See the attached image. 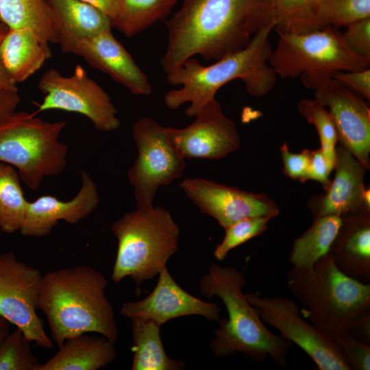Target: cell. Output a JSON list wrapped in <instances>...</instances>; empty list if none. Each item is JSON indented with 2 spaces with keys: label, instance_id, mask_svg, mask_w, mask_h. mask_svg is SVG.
Masks as SVG:
<instances>
[{
  "label": "cell",
  "instance_id": "1",
  "mask_svg": "<svg viewBox=\"0 0 370 370\" xmlns=\"http://www.w3.org/2000/svg\"><path fill=\"white\" fill-rule=\"evenodd\" d=\"M165 73L198 55L217 60L246 47L262 29L275 27L272 0H184L164 21Z\"/></svg>",
  "mask_w": 370,
  "mask_h": 370
},
{
  "label": "cell",
  "instance_id": "2",
  "mask_svg": "<svg viewBox=\"0 0 370 370\" xmlns=\"http://www.w3.org/2000/svg\"><path fill=\"white\" fill-rule=\"evenodd\" d=\"M103 274L87 266L60 269L43 275L38 309L46 317L53 341L96 333L115 343L119 331L114 308L105 294Z\"/></svg>",
  "mask_w": 370,
  "mask_h": 370
},
{
  "label": "cell",
  "instance_id": "3",
  "mask_svg": "<svg viewBox=\"0 0 370 370\" xmlns=\"http://www.w3.org/2000/svg\"><path fill=\"white\" fill-rule=\"evenodd\" d=\"M273 29V26L262 29L246 47L212 64L202 65L193 57L166 73L168 83L180 86L165 94L166 106L175 110L190 103L185 113L196 116L223 86L235 79L242 80L252 96L267 95L275 86L278 76L269 63L273 51L269 34Z\"/></svg>",
  "mask_w": 370,
  "mask_h": 370
},
{
  "label": "cell",
  "instance_id": "4",
  "mask_svg": "<svg viewBox=\"0 0 370 370\" xmlns=\"http://www.w3.org/2000/svg\"><path fill=\"white\" fill-rule=\"evenodd\" d=\"M245 284L241 271L219 264H211L200 279L201 295L208 299L219 297L228 315L218 319L219 327L214 332L215 337L210 342V348L217 357L243 353L257 362H265L269 358L286 369L291 343L264 325L243 293Z\"/></svg>",
  "mask_w": 370,
  "mask_h": 370
},
{
  "label": "cell",
  "instance_id": "5",
  "mask_svg": "<svg viewBox=\"0 0 370 370\" xmlns=\"http://www.w3.org/2000/svg\"><path fill=\"white\" fill-rule=\"evenodd\" d=\"M287 286L301 304V317L334 339L370 311V284L343 273L329 253L311 266L292 267Z\"/></svg>",
  "mask_w": 370,
  "mask_h": 370
},
{
  "label": "cell",
  "instance_id": "6",
  "mask_svg": "<svg viewBox=\"0 0 370 370\" xmlns=\"http://www.w3.org/2000/svg\"><path fill=\"white\" fill-rule=\"evenodd\" d=\"M118 241L111 279L130 277L137 285L153 278L178 250L180 227L170 212L154 206L147 212L132 210L111 226Z\"/></svg>",
  "mask_w": 370,
  "mask_h": 370
},
{
  "label": "cell",
  "instance_id": "7",
  "mask_svg": "<svg viewBox=\"0 0 370 370\" xmlns=\"http://www.w3.org/2000/svg\"><path fill=\"white\" fill-rule=\"evenodd\" d=\"M277 33L270 66L282 78L299 77L306 88L315 90L336 71H361L370 66V58L351 51L338 28L326 26L304 32Z\"/></svg>",
  "mask_w": 370,
  "mask_h": 370
},
{
  "label": "cell",
  "instance_id": "8",
  "mask_svg": "<svg viewBox=\"0 0 370 370\" xmlns=\"http://www.w3.org/2000/svg\"><path fill=\"white\" fill-rule=\"evenodd\" d=\"M66 125L15 111L0 122V162L16 169L27 186L37 190L45 177L64 169L68 146L58 138Z\"/></svg>",
  "mask_w": 370,
  "mask_h": 370
},
{
  "label": "cell",
  "instance_id": "9",
  "mask_svg": "<svg viewBox=\"0 0 370 370\" xmlns=\"http://www.w3.org/2000/svg\"><path fill=\"white\" fill-rule=\"evenodd\" d=\"M132 136L138 156L127 176L134 187L136 209L147 212L154 207L158 188L182 176L185 159L170 140L165 127L153 119H139L133 126Z\"/></svg>",
  "mask_w": 370,
  "mask_h": 370
},
{
  "label": "cell",
  "instance_id": "10",
  "mask_svg": "<svg viewBox=\"0 0 370 370\" xmlns=\"http://www.w3.org/2000/svg\"><path fill=\"white\" fill-rule=\"evenodd\" d=\"M263 323L277 329L281 336L299 347L320 370H352L334 339L303 318L298 305L282 296L261 297L259 292L246 295Z\"/></svg>",
  "mask_w": 370,
  "mask_h": 370
},
{
  "label": "cell",
  "instance_id": "11",
  "mask_svg": "<svg viewBox=\"0 0 370 370\" xmlns=\"http://www.w3.org/2000/svg\"><path fill=\"white\" fill-rule=\"evenodd\" d=\"M38 88L45 95L37 112L60 110L81 114L89 119L95 129L103 132L117 130V110L104 89L77 64L69 77L51 68L41 76Z\"/></svg>",
  "mask_w": 370,
  "mask_h": 370
},
{
  "label": "cell",
  "instance_id": "12",
  "mask_svg": "<svg viewBox=\"0 0 370 370\" xmlns=\"http://www.w3.org/2000/svg\"><path fill=\"white\" fill-rule=\"evenodd\" d=\"M43 274L17 260L14 252L0 255V316L21 329L35 345L53 347L38 315Z\"/></svg>",
  "mask_w": 370,
  "mask_h": 370
},
{
  "label": "cell",
  "instance_id": "13",
  "mask_svg": "<svg viewBox=\"0 0 370 370\" xmlns=\"http://www.w3.org/2000/svg\"><path fill=\"white\" fill-rule=\"evenodd\" d=\"M180 187L203 214L217 221L224 229L243 219L274 218L278 206L262 193L247 192L203 178H185Z\"/></svg>",
  "mask_w": 370,
  "mask_h": 370
},
{
  "label": "cell",
  "instance_id": "14",
  "mask_svg": "<svg viewBox=\"0 0 370 370\" xmlns=\"http://www.w3.org/2000/svg\"><path fill=\"white\" fill-rule=\"evenodd\" d=\"M195 117L184 128L165 127L168 136L184 159H219L240 147L236 123L225 115L215 98Z\"/></svg>",
  "mask_w": 370,
  "mask_h": 370
},
{
  "label": "cell",
  "instance_id": "15",
  "mask_svg": "<svg viewBox=\"0 0 370 370\" xmlns=\"http://www.w3.org/2000/svg\"><path fill=\"white\" fill-rule=\"evenodd\" d=\"M314 99L328 108L338 141L362 164L370 166V108L364 98L332 78L318 88Z\"/></svg>",
  "mask_w": 370,
  "mask_h": 370
},
{
  "label": "cell",
  "instance_id": "16",
  "mask_svg": "<svg viewBox=\"0 0 370 370\" xmlns=\"http://www.w3.org/2000/svg\"><path fill=\"white\" fill-rule=\"evenodd\" d=\"M158 282L145 298L122 306L121 316L150 319L159 325L180 317L199 315L218 321L221 309L214 303L204 301L182 288L173 279L166 267L158 273Z\"/></svg>",
  "mask_w": 370,
  "mask_h": 370
},
{
  "label": "cell",
  "instance_id": "17",
  "mask_svg": "<svg viewBox=\"0 0 370 370\" xmlns=\"http://www.w3.org/2000/svg\"><path fill=\"white\" fill-rule=\"evenodd\" d=\"M108 29L77 41L73 53L90 66L108 75L114 81L136 95H149L153 88L147 75L131 55Z\"/></svg>",
  "mask_w": 370,
  "mask_h": 370
},
{
  "label": "cell",
  "instance_id": "18",
  "mask_svg": "<svg viewBox=\"0 0 370 370\" xmlns=\"http://www.w3.org/2000/svg\"><path fill=\"white\" fill-rule=\"evenodd\" d=\"M82 187L71 200L64 201L47 195L29 201L21 234L29 237L46 236L59 221L76 224L92 214L99 202L97 187L86 171L82 172Z\"/></svg>",
  "mask_w": 370,
  "mask_h": 370
},
{
  "label": "cell",
  "instance_id": "19",
  "mask_svg": "<svg viewBox=\"0 0 370 370\" xmlns=\"http://www.w3.org/2000/svg\"><path fill=\"white\" fill-rule=\"evenodd\" d=\"M335 176L319 201L309 205L314 217L336 215L343 217L369 211L363 204L365 168L344 146L336 147Z\"/></svg>",
  "mask_w": 370,
  "mask_h": 370
},
{
  "label": "cell",
  "instance_id": "20",
  "mask_svg": "<svg viewBox=\"0 0 370 370\" xmlns=\"http://www.w3.org/2000/svg\"><path fill=\"white\" fill-rule=\"evenodd\" d=\"M328 253L345 274L363 283L370 280L369 211L342 217Z\"/></svg>",
  "mask_w": 370,
  "mask_h": 370
},
{
  "label": "cell",
  "instance_id": "21",
  "mask_svg": "<svg viewBox=\"0 0 370 370\" xmlns=\"http://www.w3.org/2000/svg\"><path fill=\"white\" fill-rule=\"evenodd\" d=\"M55 21L56 43L63 53H71L75 43L112 28L110 18L79 0H46Z\"/></svg>",
  "mask_w": 370,
  "mask_h": 370
},
{
  "label": "cell",
  "instance_id": "22",
  "mask_svg": "<svg viewBox=\"0 0 370 370\" xmlns=\"http://www.w3.org/2000/svg\"><path fill=\"white\" fill-rule=\"evenodd\" d=\"M38 370H98L116 358L114 343L103 335L85 333L69 339Z\"/></svg>",
  "mask_w": 370,
  "mask_h": 370
},
{
  "label": "cell",
  "instance_id": "23",
  "mask_svg": "<svg viewBox=\"0 0 370 370\" xmlns=\"http://www.w3.org/2000/svg\"><path fill=\"white\" fill-rule=\"evenodd\" d=\"M49 42L27 28H9L3 37L0 55L10 79L23 82L35 73L51 58Z\"/></svg>",
  "mask_w": 370,
  "mask_h": 370
},
{
  "label": "cell",
  "instance_id": "24",
  "mask_svg": "<svg viewBox=\"0 0 370 370\" xmlns=\"http://www.w3.org/2000/svg\"><path fill=\"white\" fill-rule=\"evenodd\" d=\"M132 370H182L185 364L170 358L160 337V325L152 320L132 318Z\"/></svg>",
  "mask_w": 370,
  "mask_h": 370
},
{
  "label": "cell",
  "instance_id": "25",
  "mask_svg": "<svg viewBox=\"0 0 370 370\" xmlns=\"http://www.w3.org/2000/svg\"><path fill=\"white\" fill-rule=\"evenodd\" d=\"M0 20L9 28H27L41 40L56 43L55 21L46 0H0Z\"/></svg>",
  "mask_w": 370,
  "mask_h": 370
},
{
  "label": "cell",
  "instance_id": "26",
  "mask_svg": "<svg viewBox=\"0 0 370 370\" xmlns=\"http://www.w3.org/2000/svg\"><path fill=\"white\" fill-rule=\"evenodd\" d=\"M341 224L339 216L314 217L312 225L293 242L288 257L292 267L311 266L328 254Z\"/></svg>",
  "mask_w": 370,
  "mask_h": 370
},
{
  "label": "cell",
  "instance_id": "27",
  "mask_svg": "<svg viewBox=\"0 0 370 370\" xmlns=\"http://www.w3.org/2000/svg\"><path fill=\"white\" fill-rule=\"evenodd\" d=\"M368 16L370 0H320L287 32H304L326 26L338 28Z\"/></svg>",
  "mask_w": 370,
  "mask_h": 370
},
{
  "label": "cell",
  "instance_id": "28",
  "mask_svg": "<svg viewBox=\"0 0 370 370\" xmlns=\"http://www.w3.org/2000/svg\"><path fill=\"white\" fill-rule=\"evenodd\" d=\"M176 2L177 0H120L112 27L127 38L133 37L158 21L166 19Z\"/></svg>",
  "mask_w": 370,
  "mask_h": 370
},
{
  "label": "cell",
  "instance_id": "29",
  "mask_svg": "<svg viewBox=\"0 0 370 370\" xmlns=\"http://www.w3.org/2000/svg\"><path fill=\"white\" fill-rule=\"evenodd\" d=\"M21 180L14 166L0 162V229L6 234L20 230L27 212Z\"/></svg>",
  "mask_w": 370,
  "mask_h": 370
},
{
  "label": "cell",
  "instance_id": "30",
  "mask_svg": "<svg viewBox=\"0 0 370 370\" xmlns=\"http://www.w3.org/2000/svg\"><path fill=\"white\" fill-rule=\"evenodd\" d=\"M297 110L299 114L315 127L320 139V149L332 171L335 165L336 145L338 141V132L332 116L314 98L299 101Z\"/></svg>",
  "mask_w": 370,
  "mask_h": 370
},
{
  "label": "cell",
  "instance_id": "31",
  "mask_svg": "<svg viewBox=\"0 0 370 370\" xmlns=\"http://www.w3.org/2000/svg\"><path fill=\"white\" fill-rule=\"evenodd\" d=\"M30 343L18 328L8 333L0 345V370H38Z\"/></svg>",
  "mask_w": 370,
  "mask_h": 370
},
{
  "label": "cell",
  "instance_id": "32",
  "mask_svg": "<svg viewBox=\"0 0 370 370\" xmlns=\"http://www.w3.org/2000/svg\"><path fill=\"white\" fill-rule=\"evenodd\" d=\"M271 219L268 217L246 218L224 229V238L216 246L214 250V257L218 260H223L232 249L262 234L267 230Z\"/></svg>",
  "mask_w": 370,
  "mask_h": 370
},
{
  "label": "cell",
  "instance_id": "33",
  "mask_svg": "<svg viewBox=\"0 0 370 370\" xmlns=\"http://www.w3.org/2000/svg\"><path fill=\"white\" fill-rule=\"evenodd\" d=\"M320 0H272L276 32H289Z\"/></svg>",
  "mask_w": 370,
  "mask_h": 370
},
{
  "label": "cell",
  "instance_id": "34",
  "mask_svg": "<svg viewBox=\"0 0 370 370\" xmlns=\"http://www.w3.org/2000/svg\"><path fill=\"white\" fill-rule=\"evenodd\" d=\"M342 32L348 48L356 54L370 58V16L354 21Z\"/></svg>",
  "mask_w": 370,
  "mask_h": 370
},
{
  "label": "cell",
  "instance_id": "35",
  "mask_svg": "<svg viewBox=\"0 0 370 370\" xmlns=\"http://www.w3.org/2000/svg\"><path fill=\"white\" fill-rule=\"evenodd\" d=\"M335 339L352 370L370 369V345L360 342L348 333H344Z\"/></svg>",
  "mask_w": 370,
  "mask_h": 370
},
{
  "label": "cell",
  "instance_id": "36",
  "mask_svg": "<svg viewBox=\"0 0 370 370\" xmlns=\"http://www.w3.org/2000/svg\"><path fill=\"white\" fill-rule=\"evenodd\" d=\"M284 172L289 177L301 182L307 181L311 151L305 149L298 153L290 151L286 143L280 147Z\"/></svg>",
  "mask_w": 370,
  "mask_h": 370
},
{
  "label": "cell",
  "instance_id": "37",
  "mask_svg": "<svg viewBox=\"0 0 370 370\" xmlns=\"http://www.w3.org/2000/svg\"><path fill=\"white\" fill-rule=\"evenodd\" d=\"M332 78L364 98L370 99V69L354 71H336Z\"/></svg>",
  "mask_w": 370,
  "mask_h": 370
},
{
  "label": "cell",
  "instance_id": "38",
  "mask_svg": "<svg viewBox=\"0 0 370 370\" xmlns=\"http://www.w3.org/2000/svg\"><path fill=\"white\" fill-rule=\"evenodd\" d=\"M330 173L331 171L321 149L311 151L307 180L319 182L326 191L331 183Z\"/></svg>",
  "mask_w": 370,
  "mask_h": 370
},
{
  "label": "cell",
  "instance_id": "39",
  "mask_svg": "<svg viewBox=\"0 0 370 370\" xmlns=\"http://www.w3.org/2000/svg\"><path fill=\"white\" fill-rule=\"evenodd\" d=\"M360 342L370 345V311L357 318L347 332Z\"/></svg>",
  "mask_w": 370,
  "mask_h": 370
},
{
  "label": "cell",
  "instance_id": "40",
  "mask_svg": "<svg viewBox=\"0 0 370 370\" xmlns=\"http://www.w3.org/2000/svg\"><path fill=\"white\" fill-rule=\"evenodd\" d=\"M20 101L18 90H0V122L15 112Z\"/></svg>",
  "mask_w": 370,
  "mask_h": 370
},
{
  "label": "cell",
  "instance_id": "41",
  "mask_svg": "<svg viewBox=\"0 0 370 370\" xmlns=\"http://www.w3.org/2000/svg\"><path fill=\"white\" fill-rule=\"evenodd\" d=\"M88 3L103 12L112 21L114 19L120 0H79Z\"/></svg>",
  "mask_w": 370,
  "mask_h": 370
},
{
  "label": "cell",
  "instance_id": "42",
  "mask_svg": "<svg viewBox=\"0 0 370 370\" xmlns=\"http://www.w3.org/2000/svg\"><path fill=\"white\" fill-rule=\"evenodd\" d=\"M9 27L0 21V47L2 42V40L6 33L8 32ZM14 84L9 77L1 59L0 55V90H18V88Z\"/></svg>",
  "mask_w": 370,
  "mask_h": 370
},
{
  "label": "cell",
  "instance_id": "43",
  "mask_svg": "<svg viewBox=\"0 0 370 370\" xmlns=\"http://www.w3.org/2000/svg\"><path fill=\"white\" fill-rule=\"evenodd\" d=\"M10 323L5 318L0 316V345L9 333Z\"/></svg>",
  "mask_w": 370,
  "mask_h": 370
},
{
  "label": "cell",
  "instance_id": "44",
  "mask_svg": "<svg viewBox=\"0 0 370 370\" xmlns=\"http://www.w3.org/2000/svg\"><path fill=\"white\" fill-rule=\"evenodd\" d=\"M0 21H1V20H0Z\"/></svg>",
  "mask_w": 370,
  "mask_h": 370
}]
</instances>
